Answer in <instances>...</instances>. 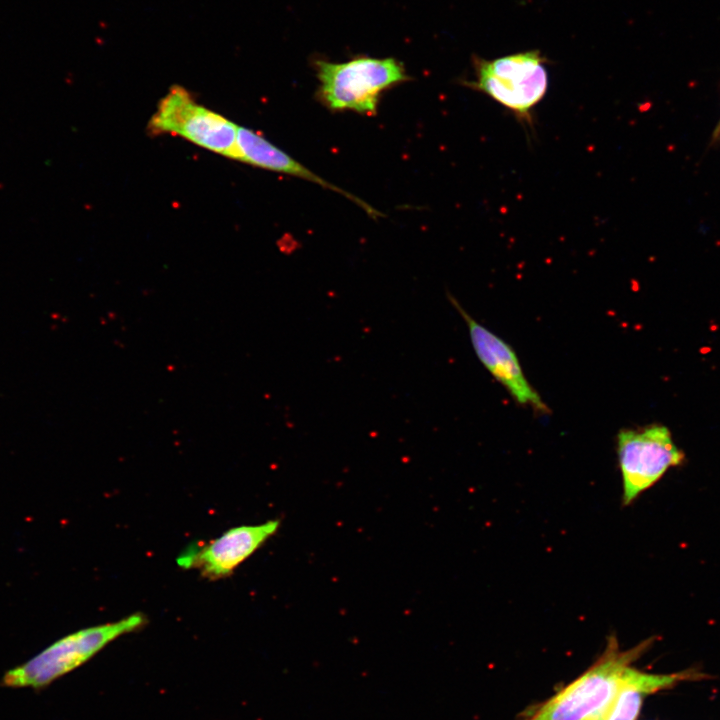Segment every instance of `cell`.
<instances>
[{
	"label": "cell",
	"mask_w": 720,
	"mask_h": 720,
	"mask_svg": "<svg viewBox=\"0 0 720 720\" xmlns=\"http://www.w3.org/2000/svg\"><path fill=\"white\" fill-rule=\"evenodd\" d=\"M148 127L153 134H176L215 153L242 160L237 142L238 126L197 104L181 86L171 87L160 100Z\"/></svg>",
	"instance_id": "cell-5"
},
{
	"label": "cell",
	"mask_w": 720,
	"mask_h": 720,
	"mask_svg": "<svg viewBox=\"0 0 720 720\" xmlns=\"http://www.w3.org/2000/svg\"><path fill=\"white\" fill-rule=\"evenodd\" d=\"M145 623L144 614L134 613L115 622L76 631L7 671L1 684L10 688H43L88 661L116 638L141 628Z\"/></svg>",
	"instance_id": "cell-4"
},
{
	"label": "cell",
	"mask_w": 720,
	"mask_h": 720,
	"mask_svg": "<svg viewBox=\"0 0 720 720\" xmlns=\"http://www.w3.org/2000/svg\"><path fill=\"white\" fill-rule=\"evenodd\" d=\"M237 142L241 152V161L263 169L311 181L324 188L344 195L349 200L359 205L360 208L364 209L372 217L382 215L363 200L326 181L310 169L306 168L300 162L269 142L258 132L246 127L238 126Z\"/></svg>",
	"instance_id": "cell-9"
},
{
	"label": "cell",
	"mask_w": 720,
	"mask_h": 720,
	"mask_svg": "<svg viewBox=\"0 0 720 720\" xmlns=\"http://www.w3.org/2000/svg\"><path fill=\"white\" fill-rule=\"evenodd\" d=\"M679 679L680 675L647 674L628 666L606 720H635L645 695L668 687Z\"/></svg>",
	"instance_id": "cell-10"
},
{
	"label": "cell",
	"mask_w": 720,
	"mask_h": 720,
	"mask_svg": "<svg viewBox=\"0 0 720 720\" xmlns=\"http://www.w3.org/2000/svg\"><path fill=\"white\" fill-rule=\"evenodd\" d=\"M447 298L466 322L474 352L488 372L518 404L538 413H550L547 404L526 378L514 349L469 315L451 293H447Z\"/></svg>",
	"instance_id": "cell-7"
},
{
	"label": "cell",
	"mask_w": 720,
	"mask_h": 720,
	"mask_svg": "<svg viewBox=\"0 0 720 720\" xmlns=\"http://www.w3.org/2000/svg\"><path fill=\"white\" fill-rule=\"evenodd\" d=\"M474 80L464 84L510 111L524 126L532 127V113L548 89L546 59L538 50L492 60L474 57Z\"/></svg>",
	"instance_id": "cell-3"
},
{
	"label": "cell",
	"mask_w": 720,
	"mask_h": 720,
	"mask_svg": "<svg viewBox=\"0 0 720 720\" xmlns=\"http://www.w3.org/2000/svg\"><path fill=\"white\" fill-rule=\"evenodd\" d=\"M643 648L620 651L617 641L610 639L605 652L593 666L526 720H606L624 670Z\"/></svg>",
	"instance_id": "cell-2"
},
{
	"label": "cell",
	"mask_w": 720,
	"mask_h": 720,
	"mask_svg": "<svg viewBox=\"0 0 720 720\" xmlns=\"http://www.w3.org/2000/svg\"><path fill=\"white\" fill-rule=\"evenodd\" d=\"M617 455L625 505L653 486L670 467L679 465L684 459L670 430L659 424L621 429L617 434Z\"/></svg>",
	"instance_id": "cell-6"
},
{
	"label": "cell",
	"mask_w": 720,
	"mask_h": 720,
	"mask_svg": "<svg viewBox=\"0 0 720 720\" xmlns=\"http://www.w3.org/2000/svg\"><path fill=\"white\" fill-rule=\"evenodd\" d=\"M279 520L230 528L205 544L189 545L176 559L183 569H197L201 575L217 580L233 571L258 550L279 528Z\"/></svg>",
	"instance_id": "cell-8"
},
{
	"label": "cell",
	"mask_w": 720,
	"mask_h": 720,
	"mask_svg": "<svg viewBox=\"0 0 720 720\" xmlns=\"http://www.w3.org/2000/svg\"><path fill=\"white\" fill-rule=\"evenodd\" d=\"M318 98L332 111L375 115L381 94L409 80L404 65L393 57L356 56L344 62H314Z\"/></svg>",
	"instance_id": "cell-1"
}]
</instances>
